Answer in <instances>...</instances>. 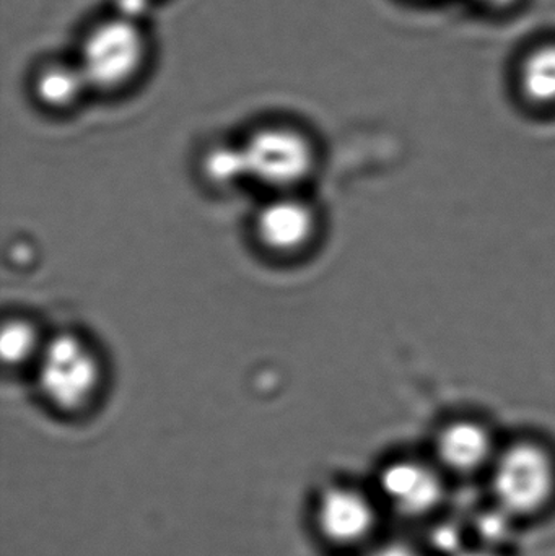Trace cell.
<instances>
[{"label": "cell", "instance_id": "obj_9", "mask_svg": "<svg viewBox=\"0 0 555 556\" xmlns=\"http://www.w3.org/2000/svg\"><path fill=\"white\" fill-rule=\"evenodd\" d=\"M515 87L525 103L538 110L555 108V38L528 46L515 65Z\"/></svg>", "mask_w": 555, "mask_h": 556}, {"label": "cell", "instance_id": "obj_15", "mask_svg": "<svg viewBox=\"0 0 555 556\" xmlns=\"http://www.w3.org/2000/svg\"><path fill=\"white\" fill-rule=\"evenodd\" d=\"M370 556H420L413 548L407 547V545L401 544H391L384 545V547L378 548L377 552H374Z\"/></svg>", "mask_w": 555, "mask_h": 556}, {"label": "cell", "instance_id": "obj_14", "mask_svg": "<svg viewBox=\"0 0 555 556\" xmlns=\"http://www.w3.org/2000/svg\"><path fill=\"white\" fill-rule=\"evenodd\" d=\"M472 9L489 15L504 16L517 12L527 0H463Z\"/></svg>", "mask_w": 555, "mask_h": 556}, {"label": "cell", "instance_id": "obj_4", "mask_svg": "<svg viewBox=\"0 0 555 556\" xmlns=\"http://www.w3.org/2000/svg\"><path fill=\"white\" fill-rule=\"evenodd\" d=\"M241 150L248 178L280 191L305 181L315 163V150L308 137L293 127H263L243 143Z\"/></svg>", "mask_w": 555, "mask_h": 556}, {"label": "cell", "instance_id": "obj_1", "mask_svg": "<svg viewBox=\"0 0 555 556\" xmlns=\"http://www.w3.org/2000/svg\"><path fill=\"white\" fill-rule=\"evenodd\" d=\"M147 52L143 25L111 15L87 33L77 62L90 90L116 91L139 75Z\"/></svg>", "mask_w": 555, "mask_h": 556}, {"label": "cell", "instance_id": "obj_16", "mask_svg": "<svg viewBox=\"0 0 555 556\" xmlns=\"http://www.w3.org/2000/svg\"><path fill=\"white\" fill-rule=\"evenodd\" d=\"M458 556H495V555L489 554V552H466V554H462Z\"/></svg>", "mask_w": 555, "mask_h": 556}, {"label": "cell", "instance_id": "obj_12", "mask_svg": "<svg viewBox=\"0 0 555 556\" xmlns=\"http://www.w3.org/2000/svg\"><path fill=\"white\" fill-rule=\"evenodd\" d=\"M205 172L214 182L230 185L241 178H248L247 165H244L243 150L222 149L214 150L205 159Z\"/></svg>", "mask_w": 555, "mask_h": 556}, {"label": "cell", "instance_id": "obj_17", "mask_svg": "<svg viewBox=\"0 0 555 556\" xmlns=\"http://www.w3.org/2000/svg\"><path fill=\"white\" fill-rule=\"evenodd\" d=\"M417 2H424V0H417Z\"/></svg>", "mask_w": 555, "mask_h": 556}, {"label": "cell", "instance_id": "obj_11", "mask_svg": "<svg viewBox=\"0 0 555 556\" xmlns=\"http://www.w3.org/2000/svg\"><path fill=\"white\" fill-rule=\"evenodd\" d=\"M42 349V346H41ZM39 349L38 330L25 319H12L3 326L0 350L3 362L9 365H20L31 358Z\"/></svg>", "mask_w": 555, "mask_h": 556}, {"label": "cell", "instance_id": "obj_5", "mask_svg": "<svg viewBox=\"0 0 555 556\" xmlns=\"http://www.w3.org/2000/svg\"><path fill=\"white\" fill-rule=\"evenodd\" d=\"M254 230L266 250L277 254L297 253L315 237V212L300 199L289 195L274 199L261 208Z\"/></svg>", "mask_w": 555, "mask_h": 556}, {"label": "cell", "instance_id": "obj_13", "mask_svg": "<svg viewBox=\"0 0 555 556\" xmlns=\"http://www.w3.org/2000/svg\"><path fill=\"white\" fill-rule=\"evenodd\" d=\"M153 5L155 0H113V15L143 25Z\"/></svg>", "mask_w": 555, "mask_h": 556}, {"label": "cell", "instance_id": "obj_8", "mask_svg": "<svg viewBox=\"0 0 555 556\" xmlns=\"http://www.w3.org/2000/svg\"><path fill=\"white\" fill-rule=\"evenodd\" d=\"M494 453V441L484 425L458 420L446 425L437 438V454L443 466L455 472L481 469Z\"/></svg>", "mask_w": 555, "mask_h": 556}, {"label": "cell", "instance_id": "obj_6", "mask_svg": "<svg viewBox=\"0 0 555 556\" xmlns=\"http://www.w3.org/2000/svg\"><path fill=\"white\" fill-rule=\"evenodd\" d=\"M375 509L367 496L357 490L338 489L323 493L316 506V526L332 544L349 545L370 534Z\"/></svg>", "mask_w": 555, "mask_h": 556}, {"label": "cell", "instance_id": "obj_7", "mask_svg": "<svg viewBox=\"0 0 555 556\" xmlns=\"http://www.w3.org/2000/svg\"><path fill=\"white\" fill-rule=\"evenodd\" d=\"M380 490L396 511L420 516L432 511L443 498V483L430 467L419 463H394L380 476Z\"/></svg>", "mask_w": 555, "mask_h": 556}, {"label": "cell", "instance_id": "obj_10", "mask_svg": "<svg viewBox=\"0 0 555 556\" xmlns=\"http://www.w3.org/2000/svg\"><path fill=\"white\" fill-rule=\"evenodd\" d=\"M35 94L39 103L52 110H64L77 103L90 90L87 78L75 61H52L42 65L35 77Z\"/></svg>", "mask_w": 555, "mask_h": 556}, {"label": "cell", "instance_id": "obj_3", "mask_svg": "<svg viewBox=\"0 0 555 556\" xmlns=\"http://www.w3.org/2000/svg\"><path fill=\"white\" fill-rule=\"evenodd\" d=\"M492 485L499 505L508 515L537 513L553 496V459L540 444H514L495 459Z\"/></svg>", "mask_w": 555, "mask_h": 556}, {"label": "cell", "instance_id": "obj_2", "mask_svg": "<svg viewBox=\"0 0 555 556\" xmlns=\"http://www.w3.org/2000/svg\"><path fill=\"white\" fill-rule=\"evenodd\" d=\"M38 379L42 395L58 410L75 414L93 402L101 384V362L75 333H59L39 352Z\"/></svg>", "mask_w": 555, "mask_h": 556}]
</instances>
